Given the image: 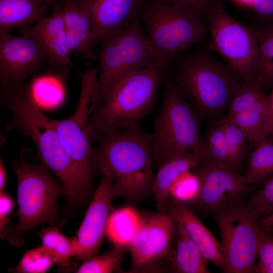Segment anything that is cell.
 <instances>
[{"label": "cell", "mask_w": 273, "mask_h": 273, "mask_svg": "<svg viewBox=\"0 0 273 273\" xmlns=\"http://www.w3.org/2000/svg\"><path fill=\"white\" fill-rule=\"evenodd\" d=\"M96 169L112 184L116 198L132 205L152 194L155 180L151 134L136 124L98 138Z\"/></svg>", "instance_id": "6da1fadb"}, {"label": "cell", "mask_w": 273, "mask_h": 273, "mask_svg": "<svg viewBox=\"0 0 273 273\" xmlns=\"http://www.w3.org/2000/svg\"><path fill=\"white\" fill-rule=\"evenodd\" d=\"M1 92L13 113V126L32 139L41 161L60 181L71 206L79 205L90 188L62 145L54 119L41 110L30 86Z\"/></svg>", "instance_id": "7a4b0ae2"}, {"label": "cell", "mask_w": 273, "mask_h": 273, "mask_svg": "<svg viewBox=\"0 0 273 273\" xmlns=\"http://www.w3.org/2000/svg\"><path fill=\"white\" fill-rule=\"evenodd\" d=\"M168 69L179 92L203 119L222 114L244 82L227 63L203 49L180 54Z\"/></svg>", "instance_id": "3957f363"}, {"label": "cell", "mask_w": 273, "mask_h": 273, "mask_svg": "<svg viewBox=\"0 0 273 273\" xmlns=\"http://www.w3.org/2000/svg\"><path fill=\"white\" fill-rule=\"evenodd\" d=\"M167 68L155 63L118 80L96 105L91 125L96 141L123 127L136 124L153 107Z\"/></svg>", "instance_id": "277c9868"}, {"label": "cell", "mask_w": 273, "mask_h": 273, "mask_svg": "<svg viewBox=\"0 0 273 273\" xmlns=\"http://www.w3.org/2000/svg\"><path fill=\"white\" fill-rule=\"evenodd\" d=\"M163 80L162 103L151 134L154 165L158 168L167 160L189 152L206 158L196 113L167 71Z\"/></svg>", "instance_id": "5b68a950"}, {"label": "cell", "mask_w": 273, "mask_h": 273, "mask_svg": "<svg viewBox=\"0 0 273 273\" xmlns=\"http://www.w3.org/2000/svg\"><path fill=\"white\" fill-rule=\"evenodd\" d=\"M14 171L17 179L18 221L2 238L21 246L27 231L43 223L54 226L58 224L57 203L65 192L42 165L17 161L14 164Z\"/></svg>", "instance_id": "8992f818"}, {"label": "cell", "mask_w": 273, "mask_h": 273, "mask_svg": "<svg viewBox=\"0 0 273 273\" xmlns=\"http://www.w3.org/2000/svg\"><path fill=\"white\" fill-rule=\"evenodd\" d=\"M140 17L157 62L167 69L177 56L201 42L206 34L204 22L178 7L146 2Z\"/></svg>", "instance_id": "52a82bcc"}, {"label": "cell", "mask_w": 273, "mask_h": 273, "mask_svg": "<svg viewBox=\"0 0 273 273\" xmlns=\"http://www.w3.org/2000/svg\"><path fill=\"white\" fill-rule=\"evenodd\" d=\"M139 15L116 35L101 40L98 57L99 73L96 105L122 77L139 69L158 63L149 46Z\"/></svg>", "instance_id": "ba28073f"}, {"label": "cell", "mask_w": 273, "mask_h": 273, "mask_svg": "<svg viewBox=\"0 0 273 273\" xmlns=\"http://www.w3.org/2000/svg\"><path fill=\"white\" fill-rule=\"evenodd\" d=\"M78 73L81 89L75 111L67 118L54 121L62 145L90 188L96 169L92 148L96 136L91 117L96 106L98 72L96 68Z\"/></svg>", "instance_id": "9c48e42d"}, {"label": "cell", "mask_w": 273, "mask_h": 273, "mask_svg": "<svg viewBox=\"0 0 273 273\" xmlns=\"http://www.w3.org/2000/svg\"><path fill=\"white\" fill-rule=\"evenodd\" d=\"M207 20L208 50L220 55L245 82L257 80L259 51L254 29L230 16L221 2L211 6Z\"/></svg>", "instance_id": "30bf717a"}, {"label": "cell", "mask_w": 273, "mask_h": 273, "mask_svg": "<svg viewBox=\"0 0 273 273\" xmlns=\"http://www.w3.org/2000/svg\"><path fill=\"white\" fill-rule=\"evenodd\" d=\"M221 237L225 273L255 272L262 227L245 204L239 202L213 214Z\"/></svg>", "instance_id": "8fae6325"}, {"label": "cell", "mask_w": 273, "mask_h": 273, "mask_svg": "<svg viewBox=\"0 0 273 273\" xmlns=\"http://www.w3.org/2000/svg\"><path fill=\"white\" fill-rule=\"evenodd\" d=\"M192 171L199 180L195 197L184 203L191 210L213 214L240 202L251 190L243 174L218 166L202 159Z\"/></svg>", "instance_id": "7c38bea8"}, {"label": "cell", "mask_w": 273, "mask_h": 273, "mask_svg": "<svg viewBox=\"0 0 273 273\" xmlns=\"http://www.w3.org/2000/svg\"><path fill=\"white\" fill-rule=\"evenodd\" d=\"M48 57L34 38L10 33H0V81L1 89L18 88L45 67Z\"/></svg>", "instance_id": "4fadbf2b"}, {"label": "cell", "mask_w": 273, "mask_h": 273, "mask_svg": "<svg viewBox=\"0 0 273 273\" xmlns=\"http://www.w3.org/2000/svg\"><path fill=\"white\" fill-rule=\"evenodd\" d=\"M177 221L172 212H157L144 216L139 231L128 249L130 272L148 270L168 254L176 235Z\"/></svg>", "instance_id": "5bb4252c"}, {"label": "cell", "mask_w": 273, "mask_h": 273, "mask_svg": "<svg viewBox=\"0 0 273 273\" xmlns=\"http://www.w3.org/2000/svg\"><path fill=\"white\" fill-rule=\"evenodd\" d=\"M115 199L112 184L101 176L84 219L71 238L73 256L77 259L85 260L97 254L106 236L112 202Z\"/></svg>", "instance_id": "9a60e30c"}, {"label": "cell", "mask_w": 273, "mask_h": 273, "mask_svg": "<svg viewBox=\"0 0 273 273\" xmlns=\"http://www.w3.org/2000/svg\"><path fill=\"white\" fill-rule=\"evenodd\" d=\"M54 9L51 15L38 23L20 28L18 32L34 38L40 44L48 57L49 71L63 78L69 75L72 65L61 8Z\"/></svg>", "instance_id": "2e32d148"}, {"label": "cell", "mask_w": 273, "mask_h": 273, "mask_svg": "<svg viewBox=\"0 0 273 273\" xmlns=\"http://www.w3.org/2000/svg\"><path fill=\"white\" fill-rule=\"evenodd\" d=\"M88 13L96 40L116 35L140 14L146 0H75Z\"/></svg>", "instance_id": "e0dca14e"}, {"label": "cell", "mask_w": 273, "mask_h": 273, "mask_svg": "<svg viewBox=\"0 0 273 273\" xmlns=\"http://www.w3.org/2000/svg\"><path fill=\"white\" fill-rule=\"evenodd\" d=\"M61 8L69 49L89 61L98 59L93 51L97 41L88 12L75 1L63 3Z\"/></svg>", "instance_id": "ac0fdd59"}, {"label": "cell", "mask_w": 273, "mask_h": 273, "mask_svg": "<svg viewBox=\"0 0 273 273\" xmlns=\"http://www.w3.org/2000/svg\"><path fill=\"white\" fill-rule=\"evenodd\" d=\"M170 210L204 257L224 272L225 255L220 242L184 203L174 200Z\"/></svg>", "instance_id": "d6986e66"}, {"label": "cell", "mask_w": 273, "mask_h": 273, "mask_svg": "<svg viewBox=\"0 0 273 273\" xmlns=\"http://www.w3.org/2000/svg\"><path fill=\"white\" fill-rule=\"evenodd\" d=\"M52 6L54 0H0V33L38 23Z\"/></svg>", "instance_id": "ffe728a7"}, {"label": "cell", "mask_w": 273, "mask_h": 273, "mask_svg": "<svg viewBox=\"0 0 273 273\" xmlns=\"http://www.w3.org/2000/svg\"><path fill=\"white\" fill-rule=\"evenodd\" d=\"M202 158L201 155L189 152L167 160L157 168L152 194L158 212L166 211L170 189L177 178L185 172L193 170Z\"/></svg>", "instance_id": "44dd1931"}, {"label": "cell", "mask_w": 273, "mask_h": 273, "mask_svg": "<svg viewBox=\"0 0 273 273\" xmlns=\"http://www.w3.org/2000/svg\"><path fill=\"white\" fill-rule=\"evenodd\" d=\"M176 240L170 271L175 273H210L207 260L177 222Z\"/></svg>", "instance_id": "7402d4cb"}, {"label": "cell", "mask_w": 273, "mask_h": 273, "mask_svg": "<svg viewBox=\"0 0 273 273\" xmlns=\"http://www.w3.org/2000/svg\"><path fill=\"white\" fill-rule=\"evenodd\" d=\"M144 216L128 205L110 213L106 236L115 246L128 249L144 221Z\"/></svg>", "instance_id": "603a6c76"}, {"label": "cell", "mask_w": 273, "mask_h": 273, "mask_svg": "<svg viewBox=\"0 0 273 273\" xmlns=\"http://www.w3.org/2000/svg\"><path fill=\"white\" fill-rule=\"evenodd\" d=\"M256 145L243 174L250 186L262 184L273 176V137L267 136Z\"/></svg>", "instance_id": "cb8c5ba5"}, {"label": "cell", "mask_w": 273, "mask_h": 273, "mask_svg": "<svg viewBox=\"0 0 273 273\" xmlns=\"http://www.w3.org/2000/svg\"><path fill=\"white\" fill-rule=\"evenodd\" d=\"M268 107V95L264 94L249 109L229 117L242 129L249 141L255 144L267 136L264 125Z\"/></svg>", "instance_id": "d4e9b609"}, {"label": "cell", "mask_w": 273, "mask_h": 273, "mask_svg": "<svg viewBox=\"0 0 273 273\" xmlns=\"http://www.w3.org/2000/svg\"><path fill=\"white\" fill-rule=\"evenodd\" d=\"M259 45L257 80L264 90L273 85V25L253 28Z\"/></svg>", "instance_id": "484cf974"}, {"label": "cell", "mask_w": 273, "mask_h": 273, "mask_svg": "<svg viewBox=\"0 0 273 273\" xmlns=\"http://www.w3.org/2000/svg\"><path fill=\"white\" fill-rule=\"evenodd\" d=\"M204 141L207 155L203 159L216 166L240 173L231 155L219 119L209 129Z\"/></svg>", "instance_id": "4316f807"}, {"label": "cell", "mask_w": 273, "mask_h": 273, "mask_svg": "<svg viewBox=\"0 0 273 273\" xmlns=\"http://www.w3.org/2000/svg\"><path fill=\"white\" fill-rule=\"evenodd\" d=\"M43 245L53 255L59 269L67 270L73 256L71 238L69 239L56 226L43 228L38 233Z\"/></svg>", "instance_id": "83f0119b"}, {"label": "cell", "mask_w": 273, "mask_h": 273, "mask_svg": "<svg viewBox=\"0 0 273 273\" xmlns=\"http://www.w3.org/2000/svg\"><path fill=\"white\" fill-rule=\"evenodd\" d=\"M232 157L241 173L247 151L248 140L242 129L229 117L228 115L219 119Z\"/></svg>", "instance_id": "f1b7e54d"}, {"label": "cell", "mask_w": 273, "mask_h": 273, "mask_svg": "<svg viewBox=\"0 0 273 273\" xmlns=\"http://www.w3.org/2000/svg\"><path fill=\"white\" fill-rule=\"evenodd\" d=\"M126 249L123 247L115 246L101 255H95L84 260L76 272L110 273L119 270Z\"/></svg>", "instance_id": "f546056e"}, {"label": "cell", "mask_w": 273, "mask_h": 273, "mask_svg": "<svg viewBox=\"0 0 273 273\" xmlns=\"http://www.w3.org/2000/svg\"><path fill=\"white\" fill-rule=\"evenodd\" d=\"M55 263L54 257L41 245L26 251L18 264L8 271L17 273H44Z\"/></svg>", "instance_id": "4dcf8cb0"}, {"label": "cell", "mask_w": 273, "mask_h": 273, "mask_svg": "<svg viewBox=\"0 0 273 273\" xmlns=\"http://www.w3.org/2000/svg\"><path fill=\"white\" fill-rule=\"evenodd\" d=\"M264 94V89L257 80L242 82L236 88L230 102L228 116L232 117L249 109Z\"/></svg>", "instance_id": "1f68e13d"}, {"label": "cell", "mask_w": 273, "mask_h": 273, "mask_svg": "<svg viewBox=\"0 0 273 273\" xmlns=\"http://www.w3.org/2000/svg\"><path fill=\"white\" fill-rule=\"evenodd\" d=\"M245 205L252 215L258 220L271 212L273 209V176L262 184Z\"/></svg>", "instance_id": "d6a6232c"}, {"label": "cell", "mask_w": 273, "mask_h": 273, "mask_svg": "<svg viewBox=\"0 0 273 273\" xmlns=\"http://www.w3.org/2000/svg\"><path fill=\"white\" fill-rule=\"evenodd\" d=\"M199 188V180L192 171L181 174L172 185L170 196L174 200L187 203L196 196Z\"/></svg>", "instance_id": "836d02e7"}, {"label": "cell", "mask_w": 273, "mask_h": 273, "mask_svg": "<svg viewBox=\"0 0 273 273\" xmlns=\"http://www.w3.org/2000/svg\"><path fill=\"white\" fill-rule=\"evenodd\" d=\"M238 5L250 11L252 28L273 25V0H241Z\"/></svg>", "instance_id": "e575fe53"}, {"label": "cell", "mask_w": 273, "mask_h": 273, "mask_svg": "<svg viewBox=\"0 0 273 273\" xmlns=\"http://www.w3.org/2000/svg\"><path fill=\"white\" fill-rule=\"evenodd\" d=\"M262 228L257 251L259 263L255 272L273 273V233Z\"/></svg>", "instance_id": "d590c367"}, {"label": "cell", "mask_w": 273, "mask_h": 273, "mask_svg": "<svg viewBox=\"0 0 273 273\" xmlns=\"http://www.w3.org/2000/svg\"><path fill=\"white\" fill-rule=\"evenodd\" d=\"M146 2L159 3L185 9L200 19L203 22L207 20L211 6L220 0H146Z\"/></svg>", "instance_id": "8d00e7d4"}, {"label": "cell", "mask_w": 273, "mask_h": 273, "mask_svg": "<svg viewBox=\"0 0 273 273\" xmlns=\"http://www.w3.org/2000/svg\"><path fill=\"white\" fill-rule=\"evenodd\" d=\"M14 207V201L8 194L3 191L0 195V230L2 232L8 223V216Z\"/></svg>", "instance_id": "74e56055"}, {"label": "cell", "mask_w": 273, "mask_h": 273, "mask_svg": "<svg viewBox=\"0 0 273 273\" xmlns=\"http://www.w3.org/2000/svg\"><path fill=\"white\" fill-rule=\"evenodd\" d=\"M271 88L270 94L268 95V107L264 125L266 136L270 135L273 131V85Z\"/></svg>", "instance_id": "f35d334b"}, {"label": "cell", "mask_w": 273, "mask_h": 273, "mask_svg": "<svg viewBox=\"0 0 273 273\" xmlns=\"http://www.w3.org/2000/svg\"><path fill=\"white\" fill-rule=\"evenodd\" d=\"M259 222L263 229L268 231H273V209L268 214L259 219Z\"/></svg>", "instance_id": "ab89813d"}, {"label": "cell", "mask_w": 273, "mask_h": 273, "mask_svg": "<svg viewBox=\"0 0 273 273\" xmlns=\"http://www.w3.org/2000/svg\"><path fill=\"white\" fill-rule=\"evenodd\" d=\"M6 171L1 158L0 161V192L4 191L6 183Z\"/></svg>", "instance_id": "60d3db41"}, {"label": "cell", "mask_w": 273, "mask_h": 273, "mask_svg": "<svg viewBox=\"0 0 273 273\" xmlns=\"http://www.w3.org/2000/svg\"><path fill=\"white\" fill-rule=\"evenodd\" d=\"M69 1H75V0H54V8L59 7L65 2Z\"/></svg>", "instance_id": "b9f144b4"}, {"label": "cell", "mask_w": 273, "mask_h": 273, "mask_svg": "<svg viewBox=\"0 0 273 273\" xmlns=\"http://www.w3.org/2000/svg\"><path fill=\"white\" fill-rule=\"evenodd\" d=\"M269 136H272V137H273V131H272L271 134L270 135H269Z\"/></svg>", "instance_id": "7bdbcfd3"}, {"label": "cell", "mask_w": 273, "mask_h": 273, "mask_svg": "<svg viewBox=\"0 0 273 273\" xmlns=\"http://www.w3.org/2000/svg\"><path fill=\"white\" fill-rule=\"evenodd\" d=\"M267 231H268V230H267ZM270 231V232H272V233H273V231Z\"/></svg>", "instance_id": "ee69618b"}]
</instances>
